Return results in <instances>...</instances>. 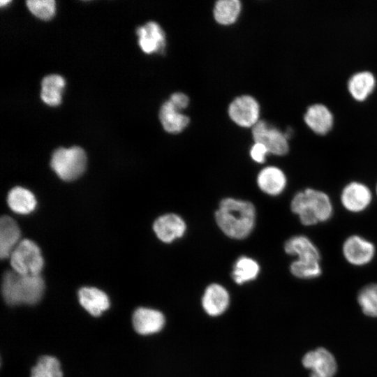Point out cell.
Here are the masks:
<instances>
[{
    "label": "cell",
    "instance_id": "obj_28",
    "mask_svg": "<svg viewBox=\"0 0 377 377\" xmlns=\"http://www.w3.org/2000/svg\"><path fill=\"white\" fill-rule=\"evenodd\" d=\"M31 377H62L59 362L52 356H43L32 368Z\"/></svg>",
    "mask_w": 377,
    "mask_h": 377
},
{
    "label": "cell",
    "instance_id": "obj_21",
    "mask_svg": "<svg viewBox=\"0 0 377 377\" xmlns=\"http://www.w3.org/2000/svg\"><path fill=\"white\" fill-rule=\"evenodd\" d=\"M7 202L14 212L20 214L31 213L36 206V199L33 193L21 186L14 187L9 191Z\"/></svg>",
    "mask_w": 377,
    "mask_h": 377
},
{
    "label": "cell",
    "instance_id": "obj_33",
    "mask_svg": "<svg viewBox=\"0 0 377 377\" xmlns=\"http://www.w3.org/2000/svg\"><path fill=\"white\" fill-rule=\"evenodd\" d=\"M375 194L377 197V182H376V187H375Z\"/></svg>",
    "mask_w": 377,
    "mask_h": 377
},
{
    "label": "cell",
    "instance_id": "obj_17",
    "mask_svg": "<svg viewBox=\"0 0 377 377\" xmlns=\"http://www.w3.org/2000/svg\"><path fill=\"white\" fill-rule=\"evenodd\" d=\"M21 232L16 221L8 216H3L0 220V257L9 258L13 249L19 244Z\"/></svg>",
    "mask_w": 377,
    "mask_h": 377
},
{
    "label": "cell",
    "instance_id": "obj_14",
    "mask_svg": "<svg viewBox=\"0 0 377 377\" xmlns=\"http://www.w3.org/2000/svg\"><path fill=\"white\" fill-rule=\"evenodd\" d=\"M286 254L296 259L320 260L321 254L317 245L305 235H295L288 238L283 245Z\"/></svg>",
    "mask_w": 377,
    "mask_h": 377
},
{
    "label": "cell",
    "instance_id": "obj_19",
    "mask_svg": "<svg viewBox=\"0 0 377 377\" xmlns=\"http://www.w3.org/2000/svg\"><path fill=\"white\" fill-rule=\"evenodd\" d=\"M304 121L315 133L325 134L332 128L333 116L324 105L314 104L307 109Z\"/></svg>",
    "mask_w": 377,
    "mask_h": 377
},
{
    "label": "cell",
    "instance_id": "obj_9",
    "mask_svg": "<svg viewBox=\"0 0 377 377\" xmlns=\"http://www.w3.org/2000/svg\"><path fill=\"white\" fill-rule=\"evenodd\" d=\"M228 114L237 125L253 127L258 121L259 105L252 96H239L230 104Z\"/></svg>",
    "mask_w": 377,
    "mask_h": 377
},
{
    "label": "cell",
    "instance_id": "obj_4",
    "mask_svg": "<svg viewBox=\"0 0 377 377\" xmlns=\"http://www.w3.org/2000/svg\"><path fill=\"white\" fill-rule=\"evenodd\" d=\"M86 165V154L77 146L56 149L50 161L52 169L61 179L66 182H71L80 177L84 172Z\"/></svg>",
    "mask_w": 377,
    "mask_h": 377
},
{
    "label": "cell",
    "instance_id": "obj_16",
    "mask_svg": "<svg viewBox=\"0 0 377 377\" xmlns=\"http://www.w3.org/2000/svg\"><path fill=\"white\" fill-rule=\"evenodd\" d=\"M229 304V294L220 284L212 283L207 287L202 299V304L205 311L210 316L222 313Z\"/></svg>",
    "mask_w": 377,
    "mask_h": 377
},
{
    "label": "cell",
    "instance_id": "obj_25",
    "mask_svg": "<svg viewBox=\"0 0 377 377\" xmlns=\"http://www.w3.org/2000/svg\"><path fill=\"white\" fill-rule=\"evenodd\" d=\"M241 10V3L238 0H220L216 1L214 8L216 21L228 25L235 22Z\"/></svg>",
    "mask_w": 377,
    "mask_h": 377
},
{
    "label": "cell",
    "instance_id": "obj_6",
    "mask_svg": "<svg viewBox=\"0 0 377 377\" xmlns=\"http://www.w3.org/2000/svg\"><path fill=\"white\" fill-rule=\"evenodd\" d=\"M341 253L348 264L355 267H362L374 260L376 248L374 243L369 239L357 234H353L344 239Z\"/></svg>",
    "mask_w": 377,
    "mask_h": 377
},
{
    "label": "cell",
    "instance_id": "obj_20",
    "mask_svg": "<svg viewBox=\"0 0 377 377\" xmlns=\"http://www.w3.org/2000/svg\"><path fill=\"white\" fill-rule=\"evenodd\" d=\"M159 118L165 131L170 133H180L190 121L188 117L177 110L169 100L162 105Z\"/></svg>",
    "mask_w": 377,
    "mask_h": 377
},
{
    "label": "cell",
    "instance_id": "obj_18",
    "mask_svg": "<svg viewBox=\"0 0 377 377\" xmlns=\"http://www.w3.org/2000/svg\"><path fill=\"white\" fill-rule=\"evenodd\" d=\"M80 304L94 316H100L110 306L108 295L102 290L94 287H83L78 291Z\"/></svg>",
    "mask_w": 377,
    "mask_h": 377
},
{
    "label": "cell",
    "instance_id": "obj_22",
    "mask_svg": "<svg viewBox=\"0 0 377 377\" xmlns=\"http://www.w3.org/2000/svg\"><path fill=\"white\" fill-rule=\"evenodd\" d=\"M65 85L64 78L56 74L43 77L41 82L40 98L51 106L58 105L61 101V92Z\"/></svg>",
    "mask_w": 377,
    "mask_h": 377
},
{
    "label": "cell",
    "instance_id": "obj_13",
    "mask_svg": "<svg viewBox=\"0 0 377 377\" xmlns=\"http://www.w3.org/2000/svg\"><path fill=\"white\" fill-rule=\"evenodd\" d=\"M288 184L286 173L276 166H267L262 169L257 176V185L265 194L271 196L281 195Z\"/></svg>",
    "mask_w": 377,
    "mask_h": 377
},
{
    "label": "cell",
    "instance_id": "obj_30",
    "mask_svg": "<svg viewBox=\"0 0 377 377\" xmlns=\"http://www.w3.org/2000/svg\"><path fill=\"white\" fill-rule=\"evenodd\" d=\"M269 153L265 145L255 142L250 149V156L253 161L262 163L265 161L266 155Z\"/></svg>",
    "mask_w": 377,
    "mask_h": 377
},
{
    "label": "cell",
    "instance_id": "obj_10",
    "mask_svg": "<svg viewBox=\"0 0 377 377\" xmlns=\"http://www.w3.org/2000/svg\"><path fill=\"white\" fill-rule=\"evenodd\" d=\"M302 364L311 371L310 377H333L337 371L334 356L324 348L308 352L303 357Z\"/></svg>",
    "mask_w": 377,
    "mask_h": 377
},
{
    "label": "cell",
    "instance_id": "obj_23",
    "mask_svg": "<svg viewBox=\"0 0 377 377\" xmlns=\"http://www.w3.org/2000/svg\"><path fill=\"white\" fill-rule=\"evenodd\" d=\"M260 272L258 263L248 256H241L235 263L231 273L237 284H242L256 279Z\"/></svg>",
    "mask_w": 377,
    "mask_h": 377
},
{
    "label": "cell",
    "instance_id": "obj_3",
    "mask_svg": "<svg viewBox=\"0 0 377 377\" xmlns=\"http://www.w3.org/2000/svg\"><path fill=\"white\" fill-rule=\"evenodd\" d=\"M44 290V281L40 275H22L13 270L3 274L1 293L9 305L34 304L40 301Z\"/></svg>",
    "mask_w": 377,
    "mask_h": 377
},
{
    "label": "cell",
    "instance_id": "obj_15",
    "mask_svg": "<svg viewBox=\"0 0 377 377\" xmlns=\"http://www.w3.org/2000/svg\"><path fill=\"white\" fill-rule=\"evenodd\" d=\"M133 325L140 334H150L160 331L165 323L163 315L158 311L138 308L133 315Z\"/></svg>",
    "mask_w": 377,
    "mask_h": 377
},
{
    "label": "cell",
    "instance_id": "obj_12",
    "mask_svg": "<svg viewBox=\"0 0 377 377\" xmlns=\"http://www.w3.org/2000/svg\"><path fill=\"white\" fill-rule=\"evenodd\" d=\"M138 43L142 50L147 54L162 52L165 47V33L155 22H148L137 29Z\"/></svg>",
    "mask_w": 377,
    "mask_h": 377
},
{
    "label": "cell",
    "instance_id": "obj_27",
    "mask_svg": "<svg viewBox=\"0 0 377 377\" xmlns=\"http://www.w3.org/2000/svg\"><path fill=\"white\" fill-rule=\"evenodd\" d=\"M357 302L364 314L377 317V283H369L358 293Z\"/></svg>",
    "mask_w": 377,
    "mask_h": 377
},
{
    "label": "cell",
    "instance_id": "obj_11",
    "mask_svg": "<svg viewBox=\"0 0 377 377\" xmlns=\"http://www.w3.org/2000/svg\"><path fill=\"white\" fill-rule=\"evenodd\" d=\"M153 230L159 240L163 243L170 244L184 235L186 224L179 215L168 213L155 220Z\"/></svg>",
    "mask_w": 377,
    "mask_h": 377
},
{
    "label": "cell",
    "instance_id": "obj_1",
    "mask_svg": "<svg viewBox=\"0 0 377 377\" xmlns=\"http://www.w3.org/2000/svg\"><path fill=\"white\" fill-rule=\"evenodd\" d=\"M256 210L248 200L225 198L215 212V221L220 230L228 237L244 239L256 225Z\"/></svg>",
    "mask_w": 377,
    "mask_h": 377
},
{
    "label": "cell",
    "instance_id": "obj_5",
    "mask_svg": "<svg viewBox=\"0 0 377 377\" xmlns=\"http://www.w3.org/2000/svg\"><path fill=\"white\" fill-rule=\"evenodd\" d=\"M9 258L13 271L22 275L38 276L44 266V260L39 247L28 239L19 242Z\"/></svg>",
    "mask_w": 377,
    "mask_h": 377
},
{
    "label": "cell",
    "instance_id": "obj_7",
    "mask_svg": "<svg viewBox=\"0 0 377 377\" xmlns=\"http://www.w3.org/2000/svg\"><path fill=\"white\" fill-rule=\"evenodd\" d=\"M374 193L368 185L360 181L345 184L340 193V202L344 209L352 214H360L369 209Z\"/></svg>",
    "mask_w": 377,
    "mask_h": 377
},
{
    "label": "cell",
    "instance_id": "obj_32",
    "mask_svg": "<svg viewBox=\"0 0 377 377\" xmlns=\"http://www.w3.org/2000/svg\"><path fill=\"white\" fill-rule=\"evenodd\" d=\"M8 3H10V1H3V0H1L0 1V4H1V6H3L5 4L6 5Z\"/></svg>",
    "mask_w": 377,
    "mask_h": 377
},
{
    "label": "cell",
    "instance_id": "obj_26",
    "mask_svg": "<svg viewBox=\"0 0 377 377\" xmlns=\"http://www.w3.org/2000/svg\"><path fill=\"white\" fill-rule=\"evenodd\" d=\"M290 273L301 279H313L322 274L320 260L295 259L290 265Z\"/></svg>",
    "mask_w": 377,
    "mask_h": 377
},
{
    "label": "cell",
    "instance_id": "obj_2",
    "mask_svg": "<svg viewBox=\"0 0 377 377\" xmlns=\"http://www.w3.org/2000/svg\"><path fill=\"white\" fill-rule=\"evenodd\" d=\"M290 210L301 224L313 226L329 221L334 215V205L325 191L306 188L297 191L290 201Z\"/></svg>",
    "mask_w": 377,
    "mask_h": 377
},
{
    "label": "cell",
    "instance_id": "obj_24",
    "mask_svg": "<svg viewBox=\"0 0 377 377\" xmlns=\"http://www.w3.org/2000/svg\"><path fill=\"white\" fill-rule=\"evenodd\" d=\"M375 86V78L368 71L357 73L348 82V89L351 95L358 101L364 100L373 91Z\"/></svg>",
    "mask_w": 377,
    "mask_h": 377
},
{
    "label": "cell",
    "instance_id": "obj_29",
    "mask_svg": "<svg viewBox=\"0 0 377 377\" xmlns=\"http://www.w3.org/2000/svg\"><path fill=\"white\" fill-rule=\"evenodd\" d=\"M26 3L31 13L41 20H50L55 13V2L53 0H29Z\"/></svg>",
    "mask_w": 377,
    "mask_h": 377
},
{
    "label": "cell",
    "instance_id": "obj_31",
    "mask_svg": "<svg viewBox=\"0 0 377 377\" xmlns=\"http://www.w3.org/2000/svg\"><path fill=\"white\" fill-rule=\"evenodd\" d=\"M169 101L179 111L186 108L189 102L188 96L186 94L180 92H177L172 94Z\"/></svg>",
    "mask_w": 377,
    "mask_h": 377
},
{
    "label": "cell",
    "instance_id": "obj_8",
    "mask_svg": "<svg viewBox=\"0 0 377 377\" xmlns=\"http://www.w3.org/2000/svg\"><path fill=\"white\" fill-rule=\"evenodd\" d=\"M252 135L254 142L265 145L270 154L283 156L289 150L285 133L269 127L265 121H258L252 127Z\"/></svg>",
    "mask_w": 377,
    "mask_h": 377
}]
</instances>
